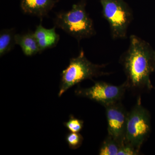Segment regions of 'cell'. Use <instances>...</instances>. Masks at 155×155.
Listing matches in <instances>:
<instances>
[{"instance_id":"cell-1","label":"cell","mask_w":155,"mask_h":155,"mask_svg":"<svg viewBox=\"0 0 155 155\" xmlns=\"http://www.w3.org/2000/svg\"><path fill=\"white\" fill-rule=\"evenodd\" d=\"M154 53L147 42L134 35H130L128 48L119 60L128 88L140 91L152 87L150 75L154 71Z\"/></svg>"},{"instance_id":"cell-2","label":"cell","mask_w":155,"mask_h":155,"mask_svg":"<svg viewBox=\"0 0 155 155\" xmlns=\"http://www.w3.org/2000/svg\"><path fill=\"white\" fill-rule=\"evenodd\" d=\"M86 6V0H81L74 4L71 10L57 13L53 20L56 28L73 37L78 43L81 40L94 36L96 32L93 21L87 12Z\"/></svg>"},{"instance_id":"cell-3","label":"cell","mask_w":155,"mask_h":155,"mask_svg":"<svg viewBox=\"0 0 155 155\" xmlns=\"http://www.w3.org/2000/svg\"><path fill=\"white\" fill-rule=\"evenodd\" d=\"M104 67L89 61L81 49L78 56L70 59L69 65L61 73L58 96L61 97L69 88L84 80L106 75L102 70Z\"/></svg>"},{"instance_id":"cell-4","label":"cell","mask_w":155,"mask_h":155,"mask_svg":"<svg viewBox=\"0 0 155 155\" xmlns=\"http://www.w3.org/2000/svg\"><path fill=\"white\" fill-rule=\"evenodd\" d=\"M103 17L110 27L113 39L127 38L128 27L133 19L132 10L125 0H100Z\"/></svg>"},{"instance_id":"cell-5","label":"cell","mask_w":155,"mask_h":155,"mask_svg":"<svg viewBox=\"0 0 155 155\" xmlns=\"http://www.w3.org/2000/svg\"><path fill=\"white\" fill-rule=\"evenodd\" d=\"M150 130L149 114L142 105L139 97L135 105L127 114L125 142L140 150Z\"/></svg>"},{"instance_id":"cell-6","label":"cell","mask_w":155,"mask_h":155,"mask_svg":"<svg viewBox=\"0 0 155 155\" xmlns=\"http://www.w3.org/2000/svg\"><path fill=\"white\" fill-rule=\"evenodd\" d=\"M127 88L125 81L120 85L97 81L89 88H77L75 93L78 96L87 98L105 107L119 102Z\"/></svg>"},{"instance_id":"cell-7","label":"cell","mask_w":155,"mask_h":155,"mask_svg":"<svg viewBox=\"0 0 155 155\" xmlns=\"http://www.w3.org/2000/svg\"><path fill=\"white\" fill-rule=\"evenodd\" d=\"M119 102L104 107L107 122L108 135L123 144L125 140L128 112Z\"/></svg>"},{"instance_id":"cell-8","label":"cell","mask_w":155,"mask_h":155,"mask_svg":"<svg viewBox=\"0 0 155 155\" xmlns=\"http://www.w3.org/2000/svg\"><path fill=\"white\" fill-rule=\"evenodd\" d=\"M58 2V0H20V6L24 14L35 16L42 20Z\"/></svg>"},{"instance_id":"cell-9","label":"cell","mask_w":155,"mask_h":155,"mask_svg":"<svg viewBox=\"0 0 155 155\" xmlns=\"http://www.w3.org/2000/svg\"><path fill=\"white\" fill-rule=\"evenodd\" d=\"M42 21L41 20V23L36 26L33 32L40 53L56 47L60 39V35L56 31V26L49 29L45 28L42 25Z\"/></svg>"},{"instance_id":"cell-10","label":"cell","mask_w":155,"mask_h":155,"mask_svg":"<svg viewBox=\"0 0 155 155\" xmlns=\"http://www.w3.org/2000/svg\"><path fill=\"white\" fill-rule=\"evenodd\" d=\"M15 41L16 45L20 47L25 56L31 57L40 53L36 39L31 31L28 30L25 33L16 34Z\"/></svg>"},{"instance_id":"cell-11","label":"cell","mask_w":155,"mask_h":155,"mask_svg":"<svg viewBox=\"0 0 155 155\" xmlns=\"http://www.w3.org/2000/svg\"><path fill=\"white\" fill-rule=\"evenodd\" d=\"M15 28L3 29L0 32V56L3 57L14 49L16 45Z\"/></svg>"},{"instance_id":"cell-12","label":"cell","mask_w":155,"mask_h":155,"mask_svg":"<svg viewBox=\"0 0 155 155\" xmlns=\"http://www.w3.org/2000/svg\"><path fill=\"white\" fill-rule=\"evenodd\" d=\"M122 144L108 135L100 148V155H117Z\"/></svg>"},{"instance_id":"cell-13","label":"cell","mask_w":155,"mask_h":155,"mask_svg":"<svg viewBox=\"0 0 155 155\" xmlns=\"http://www.w3.org/2000/svg\"><path fill=\"white\" fill-rule=\"evenodd\" d=\"M66 140L69 147L75 150L78 148L81 145L83 138L79 132H70L66 136Z\"/></svg>"},{"instance_id":"cell-14","label":"cell","mask_w":155,"mask_h":155,"mask_svg":"<svg viewBox=\"0 0 155 155\" xmlns=\"http://www.w3.org/2000/svg\"><path fill=\"white\" fill-rule=\"evenodd\" d=\"M84 122L82 120L75 118L72 115L69 116V120L64 122V125L70 132H79L83 127Z\"/></svg>"},{"instance_id":"cell-15","label":"cell","mask_w":155,"mask_h":155,"mask_svg":"<svg viewBox=\"0 0 155 155\" xmlns=\"http://www.w3.org/2000/svg\"><path fill=\"white\" fill-rule=\"evenodd\" d=\"M140 150L130 144L124 142L121 146L117 155H136L139 154Z\"/></svg>"},{"instance_id":"cell-16","label":"cell","mask_w":155,"mask_h":155,"mask_svg":"<svg viewBox=\"0 0 155 155\" xmlns=\"http://www.w3.org/2000/svg\"><path fill=\"white\" fill-rule=\"evenodd\" d=\"M153 69L154 71L155 70V51H154V56H153Z\"/></svg>"}]
</instances>
